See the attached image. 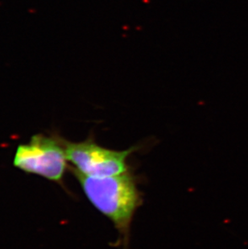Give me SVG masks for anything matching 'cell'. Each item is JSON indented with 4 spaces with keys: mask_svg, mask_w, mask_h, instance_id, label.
I'll use <instances>...</instances> for the list:
<instances>
[{
    "mask_svg": "<svg viewBox=\"0 0 248 249\" xmlns=\"http://www.w3.org/2000/svg\"><path fill=\"white\" fill-rule=\"evenodd\" d=\"M72 172L89 202L112 222L124 245H127L132 219L142 202L132 174L127 171L115 176L93 178L74 169Z\"/></svg>",
    "mask_w": 248,
    "mask_h": 249,
    "instance_id": "1",
    "label": "cell"
},
{
    "mask_svg": "<svg viewBox=\"0 0 248 249\" xmlns=\"http://www.w3.org/2000/svg\"><path fill=\"white\" fill-rule=\"evenodd\" d=\"M66 160L61 137L38 134L29 143L18 146L13 164L28 174L61 182L67 168Z\"/></svg>",
    "mask_w": 248,
    "mask_h": 249,
    "instance_id": "3",
    "label": "cell"
},
{
    "mask_svg": "<svg viewBox=\"0 0 248 249\" xmlns=\"http://www.w3.org/2000/svg\"><path fill=\"white\" fill-rule=\"evenodd\" d=\"M67 160L80 174L93 178L115 176L128 171L126 160L136 147L117 151L99 145L93 139L82 142H70L61 138Z\"/></svg>",
    "mask_w": 248,
    "mask_h": 249,
    "instance_id": "2",
    "label": "cell"
}]
</instances>
